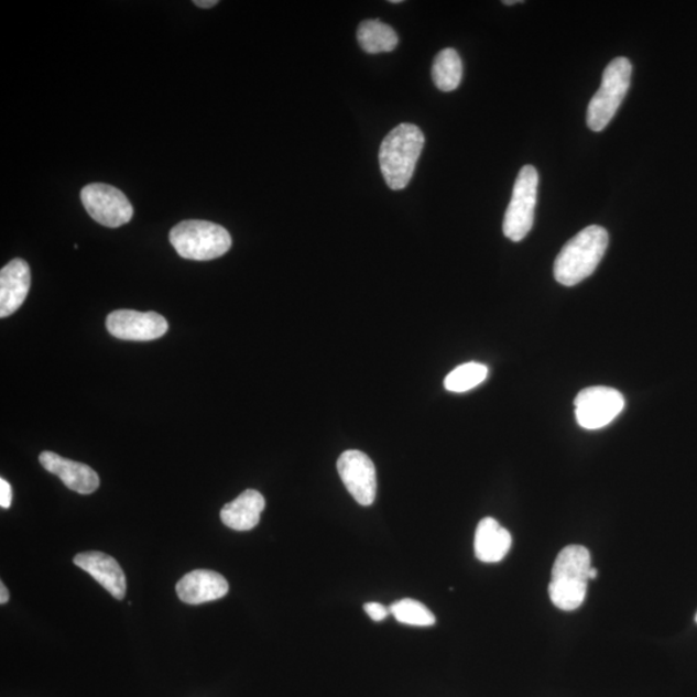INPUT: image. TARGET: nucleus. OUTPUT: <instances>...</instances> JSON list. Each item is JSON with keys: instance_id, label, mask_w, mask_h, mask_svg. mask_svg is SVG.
<instances>
[{"instance_id": "obj_15", "label": "nucleus", "mask_w": 697, "mask_h": 697, "mask_svg": "<svg viewBox=\"0 0 697 697\" xmlns=\"http://www.w3.org/2000/svg\"><path fill=\"white\" fill-rule=\"evenodd\" d=\"M264 509V497L259 491L247 490L222 508L221 521L231 530L250 531L258 526Z\"/></svg>"}, {"instance_id": "obj_26", "label": "nucleus", "mask_w": 697, "mask_h": 697, "mask_svg": "<svg viewBox=\"0 0 697 697\" xmlns=\"http://www.w3.org/2000/svg\"><path fill=\"white\" fill-rule=\"evenodd\" d=\"M597 575H598L597 569H596L595 567H591V568H590V571H589V579H590V580L596 579Z\"/></svg>"}, {"instance_id": "obj_4", "label": "nucleus", "mask_w": 697, "mask_h": 697, "mask_svg": "<svg viewBox=\"0 0 697 697\" xmlns=\"http://www.w3.org/2000/svg\"><path fill=\"white\" fill-rule=\"evenodd\" d=\"M632 70V64L625 57L614 58L607 65L601 87L588 107L587 123L591 131L601 132L610 124L629 91Z\"/></svg>"}, {"instance_id": "obj_25", "label": "nucleus", "mask_w": 697, "mask_h": 697, "mask_svg": "<svg viewBox=\"0 0 697 697\" xmlns=\"http://www.w3.org/2000/svg\"><path fill=\"white\" fill-rule=\"evenodd\" d=\"M0 593H2V596H0V603L6 605L7 602H9L10 593L3 582L0 584Z\"/></svg>"}, {"instance_id": "obj_13", "label": "nucleus", "mask_w": 697, "mask_h": 697, "mask_svg": "<svg viewBox=\"0 0 697 697\" xmlns=\"http://www.w3.org/2000/svg\"><path fill=\"white\" fill-rule=\"evenodd\" d=\"M74 564L91 575L116 599H123L127 591L126 575L118 562L101 552H86L75 556Z\"/></svg>"}, {"instance_id": "obj_1", "label": "nucleus", "mask_w": 697, "mask_h": 697, "mask_svg": "<svg viewBox=\"0 0 697 697\" xmlns=\"http://www.w3.org/2000/svg\"><path fill=\"white\" fill-rule=\"evenodd\" d=\"M609 247V232L591 225L569 239L554 262V279L573 287L596 272Z\"/></svg>"}, {"instance_id": "obj_5", "label": "nucleus", "mask_w": 697, "mask_h": 697, "mask_svg": "<svg viewBox=\"0 0 697 697\" xmlns=\"http://www.w3.org/2000/svg\"><path fill=\"white\" fill-rule=\"evenodd\" d=\"M538 174L534 166H524L516 176L511 204L502 224V231L513 242L526 238L535 221Z\"/></svg>"}, {"instance_id": "obj_27", "label": "nucleus", "mask_w": 697, "mask_h": 697, "mask_svg": "<svg viewBox=\"0 0 697 697\" xmlns=\"http://www.w3.org/2000/svg\"><path fill=\"white\" fill-rule=\"evenodd\" d=\"M389 3H392V4H400V3H402V0H391V2H389Z\"/></svg>"}, {"instance_id": "obj_3", "label": "nucleus", "mask_w": 697, "mask_h": 697, "mask_svg": "<svg viewBox=\"0 0 697 697\" xmlns=\"http://www.w3.org/2000/svg\"><path fill=\"white\" fill-rule=\"evenodd\" d=\"M170 242L184 259L209 261L224 257L230 250L231 237L220 225L187 220L171 230Z\"/></svg>"}, {"instance_id": "obj_29", "label": "nucleus", "mask_w": 697, "mask_h": 697, "mask_svg": "<svg viewBox=\"0 0 697 697\" xmlns=\"http://www.w3.org/2000/svg\"><path fill=\"white\" fill-rule=\"evenodd\" d=\"M695 620H696V623H697V613H696V618H695Z\"/></svg>"}, {"instance_id": "obj_24", "label": "nucleus", "mask_w": 697, "mask_h": 697, "mask_svg": "<svg viewBox=\"0 0 697 697\" xmlns=\"http://www.w3.org/2000/svg\"><path fill=\"white\" fill-rule=\"evenodd\" d=\"M194 4L199 7V9H213L219 2L217 0H194Z\"/></svg>"}, {"instance_id": "obj_21", "label": "nucleus", "mask_w": 697, "mask_h": 697, "mask_svg": "<svg viewBox=\"0 0 697 697\" xmlns=\"http://www.w3.org/2000/svg\"><path fill=\"white\" fill-rule=\"evenodd\" d=\"M389 609L402 624L412 627H432L436 624V617H434L428 607L415 601V599H401V601L394 602Z\"/></svg>"}, {"instance_id": "obj_20", "label": "nucleus", "mask_w": 697, "mask_h": 697, "mask_svg": "<svg viewBox=\"0 0 697 697\" xmlns=\"http://www.w3.org/2000/svg\"><path fill=\"white\" fill-rule=\"evenodd\" d=\"M487 374H489V369L484 364L476 362L465 363L456 367L453 372L447 374L445 388L448 392L454 393L468 392L470 389L482 384L487 379Z\"/></svg>"}, {"instance_id": "obj_18", "label": "nucleus", "mask_w": 697, "mask_h": 697, "mask_svg": "<svg viewBox=\"0 0 697 697\" xmlns=\"http://www.w3.org/2000/svg\"><path fill=\"white\" fill-rule=\"evenodd\" d=\"M432 77L440 91L451 92L462 80V62L454 48L440 51L433 63Z\"/></svg>"}, {"instance_id": "obj_28", "label": "nucleus", "mask_w": 697, "mask_h": 697, "mask_svg": "<svg viewBox=\"0 0 697 697\" xmlns=\"http://www.w3.org/2000/svg\"><path fill=\"white\" fill-rule=\"evenodd\" d=\"M516 3H520V2H516V0H513V2H504L505 6H513V4H516Z\"/></svg>"}, {"instance_id": "obj_6", "label": "nucleus", "mask_w": 697, "mask_h": 697, "mask_svg": "<svg viewBox=\"0 0 697 697\" xmlns=\"http://www.w3.org/2000/svg\"><path fill=\"white\" fill-rule=\"evenodd\" d=\"M624 406V396L617 389L591 386L577 394L575 415L581 428L597 431L611 424Z\"/></svg>"}, {"instance_id": "obj_11", "label": "nucleus", "mask_w": 697, "mask_h": 697, "mask_svg": "<svg viewBox=\"0 0 697 697\" xmlns=\"http://www.w3.org/2000/svg\"><path fill=\"white\" fill-rule=\"evenodd\" d=\"M32 274L28 262L14 259L0 272V318L10 317L24 304Z\"/></svg>"}, {"instance_id": "obj_12", "label": "nucleus", "mask_w": 697, "mask_h": 697, "mask_svg": "<svg viewBox=\"0 0 697 697\" xmlns=\"http://www.w3.org/2000/svg\"><path fill=\"white\" fill-rule=\"evenodd\" d=\"M177 596L187 605L216 601L228 595L229 584L220 574L196 569L177 582Z\"/></svg>"}, {"instance_id": "obj_2", "label": "nucleus", "mask_w": 697, "mask_h": 697, "mask_svg": "<svg viewBox=\"0 0 697 697\" xmlns=\"http://www.w3.org/2000/svg\"><path fill=\"white\" fill-rule=\"evenodd\" d=\"M424 144L422 130L410 123L395 127L382 141L379 153L380 167L391 189L402 190L410 184Z\"/></svg>"}, {"instance_id": "obj_9", "label": "nucleus", "mask_w": 697, "mask_h": 697, "mask_svg": "<svg viewBox=\"0 0 697 697\" xmlns=\"http://www.w3.org/2000/svg\"><path fill=\"white\" fill-rule=\"evenodd\" d=\"M108 331L121 340L150 341L168 331V322L159 313L116 311L107 319Z\"/></svg>"}, {"instance_id": "obj_17", "label": "nucleus", "mask_w": 697, "mask_h": 697, "mask_svg": "<svg viewBox=\"0 0 697 697\" xmlns=\"http://www.w3.org/2000/svg\"><path fill=\"white\" fill-rule=\"evenodd\" d=\"M357 40L362 50L371 55L392 52L400 42L395 30L380 20L363 21L358 28Z\"/></svg>"}, {"instance_id": "obj_10", "label": "nucleus", "mask_w": 697, "mask_h": 697, "mask_svg": "<svg viewBox=\"0 0 697 697\" xmlns=\"http://www.w3.org/2000/svg\"><path fill=\"white\" fill-rule=\"evenodd\" d=\"M40 461L44 469L62 479L67 489L74 492L89 494L100 487L99 475L86 464L65 459L51 451L42 453Z\"/></svg>"}, {"instance_id": "obj_19", "label": "nucleus", "mask_w": 697, "mask_h": 697, "mask_svg": "<svg viewBox=\"0 0 697 697\" xmlns=\"http://www.w3.org/2000/svg\"><path fill=\"white\" fill-rule=\"evenodd\" d=\"M588 582L552 580L549 596L559 610L574 611L586 601Z\"/></svg>"}, {"instance_id": "obj_22", "label": "nucleus", "mask_w": 697, "mask_h": 697, "mask_svg": "<svg viewBox=\"0 0 697 697\" xmlns=\"http://www.w3.org/2000/svg\"><path fill=\"white\" fill-rule=\"evenodd\" d=\"M364 611L373 621L385 620L391 613V609L378 602L366 603Z\"/></svg>"}, {"instance_id": "obj_23", "label": "nucleus", "mask_w": 697, "mask_h": 697, "mask_svg": "<svg viewBox=\"0 0 697 697\" xmlns=\"http://www.w3.org/2000/svg\"><path fill=\"white\" fill-rule=\"evenodd\" d=\"M12 504V487L4 478L0 479V507L9 509Z\"/></svg>"}, {"instance_id": "obj_14", "label": "nucleus", "mask_w": 697, "mask_h": 697, "mask_svg": "<svg viewBox=\"0 0 697 697\" xmlns=\"http://www.w3.org/2000/svg\"><path fill=\"white\" fill-rule=\"evenodd\" d=\"M511 546V532L500 526L497 520L487 516L479 522L475 538V552L479 560L484 564H498L505 558Z\"/></svg>"}, {"instance_id": "obj_8", "label": "nucleus", "mask_w": 697, "mask_h": 697, "mask_svg": "<svg viewBox=\"0 0 697 697\" xmlns=\"http://www.w3.org/2000/svg\"><path fill=\"white\" fill-rule=\"evenodd\" d=\"M337 470L342 483L362 507H370L377 499V468L369 456L357 449L345 451L337 460Z\"/></svg>"}, {"instance_id": "obj_7", "label": "nucleus", "mask_w": 697, "mask_h": 697, "mask_svg": "<svg viewBox=\"0 0 697 697\" xmlns=\"http://www.w3.org/2000/svg\"><path fill=\"white\" fill-rule=\"evenodd\" d=\"M81 204L96 222L108 228H119L130 222L133 207L129 198L108 184H89L80 193Z\"/></svg>"}, {"instance_id": "obj_16", "label": "nucleus", "mask_w": 697, "mask_h": 697, "mask_svg": "<svg viewBox=\"0 0 697 697\" xmlns=\"http://www.w3.org/2000/svg\"><path fill=\"white\" fill-rule=\"evenodd\" d=\"M590 568V553L586 546L568 545L554 562L552 580L588 582Z\"/></svg>"}]
</instances>
